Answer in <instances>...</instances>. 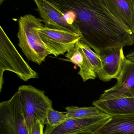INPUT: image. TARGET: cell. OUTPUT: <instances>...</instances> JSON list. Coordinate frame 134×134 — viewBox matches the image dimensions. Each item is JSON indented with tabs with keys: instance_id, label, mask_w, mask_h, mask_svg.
I'll list each match as a JSON object with an SVG mask.
<instances>
[{
	"instance_id": "cell-1",
	"label": "cell",
	"mask_w": 134,
	"mask_h": 134,
	"mask_svg": "<svg viewBox=\"0 0 134 134\" xmlns=\"http://www.w3.org/2000/svg\"><path fill=\"white\" fill-rule=\"evenodd\" d=\"M98 55L134 44V35L108 10L104 0H51Z\"/></svg>"
},
{
	"instance_id": "cell-2",
	"label": "cell",
	"mask_w": 134,
	"mask_h": 134,
	"mask_svg": "<svg viewBox=\"0 0 134 134\" xmlns=\"http://www.w3.org/2000/svg\"><path fill=\"white\" fill-rule=\"evenodd\" d=\"M42 22L43 20L30 14L21 16L17 34L19 46L27 59L40 65L51 54L39 35V30L44 26Z\"/></svg>"
},
{
	"instance_id": "cell-3",
	"label": "cell",
	"mask_w": 134,
	"mask_h": 134,
	"mask_svg": "<svg viewBox=\"0 0 134 134\" xmlns=\"http://www.w3.org/2000/svg\"><path fill=\"white\" fill-rule=\"evenodd\" d=\"M14 73L25 81L38 77V74L31 68L19 54L7 35L0 26V90L4 83V73Z\"/></svg>"
},
{
	"instance_id": "cell-4",
	"label": "cell",
	"mask_w": 134,
	"mask_h": 134,
	"mask_svg": "<svg viewBox=\"0 0 134 134\" xmlns=\"http://www.w3.org/2000/svg\"><path fill=\"white\" fill-rule=\"evenodd\" d=\"M26 125L30 132L36 119L44 124L47 111L52 108V101L40 91L31 85H23L18 91Z\"/></svg>"
},
{
	"instance_id": "cell-5",
	"label": "cell",
	"mask_w": 134,
	"mask_h": 134,
	"mask_svg": "<svg viewBox=\"0 0 134 134\" xmlns=\"http://www.w3.org/2000/svg\"><path fill=\"white\" fill-rule=\"evenodd\" d=\"M0 134H30L18 91L0 103Z\"/></svg>"
},
{
	"instance_id": "cell-6",
	"label": "cell",
	"mask_w": 134,
	"mask_h": 134,
	"mask_svg": "<svg viewBox=\"0 0 134 134\" xmlns=\"http://www.w3.org/2000/svg\"><path fill=\"white\" fill-rule=\"evenodd\" d=\"M38 31L46 48L51 54L56 57L68 52L82 38V36L78 34L51 29L44 26L40 29Z\"/></svg>"
},
{
	"instance_id": "cell-7",
	"label": "cell",
	"mask_w": 134,
	"mask_h": 134,
	"mask_svg": "<svg viewBox=\"0 0 134 134\" xmlns=\"http://www.w3.org/2000/svg\"><path fill=\"white\" fill-rule=\"evenodd\" d=\"M34 1L45 28L68 31L81 35L75 26L69 23L65 14L51 1L34 0Z\"/></svg>"
},
{
	"instance_id": "cell-8",
	"label": "cell",
	"mask_w": 134,
	"mask_h": 134,
	"mask_svg": "<svg viewBox=\"0 0 134 134\" xmlns=\"http://www.w3.org/2000/svg\"><path fill=\"white\" fill-rule=\"evenodd\" d=\"M106 114L95 117L68 119L58 126L46 127L44 134H73L83 131L95 132L110 118Z\"/></svg>"
},
{
	"instance_id": "cell-9",
	"label": "cell",
	"mask_w": 134,
	"mask_h": 134,
	"mask_svg": "<svg viewBox=\"0 0 134 134\" xmlns=\"http://www.w3.org/2000/svg\"><path fill=\"white\" fill-rule=\"evenodd\" d=\"M113 87L104 91L99 100L134 98V62L125 59L122 70Z\"/></svg>"
},
{
	"instance_id": "cell-10",
	"label": "cell",
	"mask_w": 134,
	"mask_h": 134,
	"mask_svg": "<svg viewBox=\"0 0 134 134\" xmlns=\"http://www.w3.org/2000/svg\"><path fill=\"white\" fill-rule=\"evenodd\" d=\"M102 68L97 74L99 80L103 82L117 79L122 70L125 59L123 48L105 50L98 54Z\"/></svg>"
},
{
	"instance_id": "cell-11",
	"label": "cell",
	"mask_w": 134,
	"mask_h": 134,
	"mask_svg": "<svg viewBox=\"0 0 134 134\" xmlns=\"http://www.w3.org/2000/svg\"><path fill=\"white\" fill-rule=\"evenodd\" d=\"M108 10L134 35L133 0H104Z\"/></svg>"
},
{
	"instance_id": "cell-12",
	"label": "cell",
	"mask_w": 134,
	"mask_h": 134,
	"mask_svg": "<svg viewBox=\"0 0 134 134\" xmlns=\"http://www.w3.org/2000/svg\"><path fill=\"white\" fill-rule=\"evenodd\" d=\"M77 44L83 53L85 60L83 67L79 70L78 74L83 82L89 80H94L102 68V62L98 55L82 41H78Z\"/></svg>"
},
{
	"instance_id": "cell-13",
	"label": "cell",
	"mask_w": 134,
	"mask_h": 134,
	"mask_svg": "<svg viewBox=\"0 0 134 134\" xmlns=\"http://www.w3.org/2000/svg\"><path fill=\"white\" fill-rule=\"evenodd\" d=\"M92 105L110 116L134 114V98L98 99L93 102Z\"/></svg>"
},
{
	"instance_id": "cell-14",
	"label": "cell",
	"mask_w": 134,
	"mask_h": 134,
	"mask_svg": "<svg viewBox=\"0 0 134 134\" xmlns=\"http://www.w3.org/2000/svg\"><path fill=\"white\" fill-rule=\"evenodd\" d=\"M97 134H134V114L110 116Z\"/></svg>"
},
{
	"instance_id": "cell-15",
	"label": "cell",
	"mask_w": 134,
	"mask_h": 134,
	"mask_svg": "<svg viewBox=\"0 0 134 134\" xmlns=\"http://www.w3.org/2000/svg\"><path fill=\"white\" fill-rule=\"evenodd\" d=\"M65 109V113L69 119L90 118L107 114L95 106L79 107L72 106L67 107Z\"/></svg>"
},
{
	"instance_id": "cell-16",
	"label": "cell",
	"mask_w": 134,
	"mask_h": 134,
	"mask_svg": "<svg viewBox=\"0 0 134 134\" xmlns=\"http://www.w3.org/2000/svg\"><path fill=\"white\" fill-rule=\"evenodd\" d=\"M69 119L65 113L56 111L52 108H48L47 111L44 124L47 127H56Z\"/></svg>"
},
{
	"instance_id": "cell-17",
	"label": "cell",
	"mask_w": 134,
	"mask_h": 134,
	"mask_svg": "<svg viewBox=\"0 0 134 134\" xmlns=\"http://www.w3.org/2000/svg\"><path fill=\"white\" fill-rule=\"evenodd\" d=\"M44 124L38 119H36L32 126L30 134H44Z\"/></svg>"
},
{
	"instance_id": "cell-18",
	"label": "cell",
	"mask_w": 134,
	"mask_h": 134,
	"mask_svg": "<svg viewBox=\"0 0 134 134\" xmlns=\"http://www.w3.org/2000/svg\"><path fill=\"white\" fill-rule=\"evenodd\" d=\"M126 58L128 60L134 62V51L132 52L131 53H129L126 56Z\"/></svg>"
},
{
	"instance_id": "cell-19",
	"label": "cell",
	"mask_w": 134,
	"mask_h": 134,
	"mask_svg": "<svg viewBox=\"0 0 134 134\" xmlns=\"http://www.w3.org/2000/svg\"><path fill=\"white\" fill-rule=\"evenodd\" d=\"M73 134H97L94 132L91 131H83L79 132Z\"/></svg>"
},
{
	"instance_id": "cell-20",
	"label": "cell",
	"mask_w": 134,
	"mask_h": 134,
	"mask_svg": "<svg viewBox=\"0 0 134 134\" xmlns=\"http://www.w3.org/2000/svg\"><path fill=\"white\" fill-rule=\"evenodd\" d=\"M133 5H134V0H133Z\"/></svg>"
}]
</instances>
